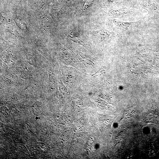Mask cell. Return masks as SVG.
Returning a JSON list of instances; mask_svg holds the SVG:
<instances>
[{
  "instance_id": "6da1fadb",
  "label": "cell",
  "mask_w": 159,
  "mask_h": 159,
  "mask_svg": "<svg viewBox=\"0 0 159 159\" xmlns=\"http://www.w3.org/2000/svg\"><path fill=\"white\" fill-rule=\"evenodd\" d=\"M106 30H101L95 32L94 36L96 37L103 38L108 37V34Z\"/></svg>"
},
{
  "instance_id": "7a4b0ae2",
  "label": "cell",
  "mask_w": 159,
  "mask_h": 159,
  "mask_svg": "<svg viewBox=\"0 0 159 159\" xmlns=\"http://www.w3.org/2000/svg\"><path fill=\"white\" fill-rule=\"evenodd\" d=\"M101 69H100L99 70V71H98L96 73H95L94 74H93L92 75V76L93 77H96L97 76H98L99 74L101 72Z\"/></svg>"
}]
</instances>
